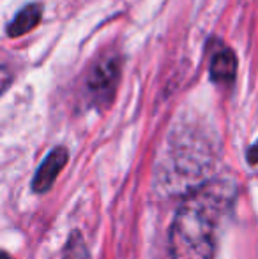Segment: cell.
Listing matches in <instances>:
<instances>
[{
  "label": "cell",
  "instance_id": "3957f363",
  "mask_svg": "<svg viewBox=\"0 0 258 259\" xmlns=\"http://www.w3.org/2000/svg\"><path fill=\"white\" fill-rule=\"evenodd\" d=\"M67 162V150L62 147L53 148L46 159L41 162L38 173L34 177V182H32V189L35 192H46L50 187L53 185L55 178L59 177V173L62 171V167Z\"/></svg>",
  "mask_w": 258,
  "mask_h": 259
},
{
  "label": "cell",
  "instance_id": "52a82bcc",
  "mask_svg": "<svg viewBox=\"0 0 258 259\" xmlns=\"http://www.w3.org/2000/svg\"><path fill=\"white\" fill-rule=\"evenodd\" d=\"M2 259H9V256H7V254H4V256H2Z\"/></svg>",
  "mask_w": 258,
  "mask_h": 259
},
{
  "label": "cell",
  "instance_id": "8992f818",
  "mask_svg": "<svg viewBox=\"0 0 258 259\" xmlns=\"http://www.w3.org/2000/svg\"><path fill=\"white\" fill-rule=\"evenodd\" d=\"M248 162L249 164H258V141L248 150Z\"/></svg>",
  "mask_w": 258,
  "mask_h": 259
},
{
  "label": "cell",
  "instance_id": "7a4b0ae2",
  "mask_svg": "<svg viewBox=\"0 0 258 259\" xmlns=\"http://www.w3.org/2000/svg\"><path fill=\"white\" fill-rule=\"evenodd\" d=\"M121 78V58L110 55L96 62L87 78V90L96 103H110Z\"/></svg>",
  "mask_w": 258,
  "mask_h": 259
},
{
  "label": "cell",
  "instance_id": "5b68a950",
  "mask_svg": "<svg viewBox=\"0 0 258 259\" xmlns=\"http://www.w3.org/2000/svg\"><path fill=\"white\" fill-rule=\"evenodd\" d=\"M41 14H43V7L39 4H32V6L23 7L16 14V18L7 25V35L9 37H20V35L30 32L41 21Z\"/></svg>",
  "mask_w": 258,
  "mask_h": 259
},
{
  "label": "cell",
  "instance_id": "277c9868",
  "mask_svg": "<svg viewBox=\"0 0 258 259\" xmlns=\"http://www.w3.org/2000/svg\"><path fill=\"white\" fill-rule=\"evenodd\" d=\"M237 72V58L235 53L228 48H223L214 53L210 62V78L217 83H228L235 78Z\"/></svg>",
  "mask_w": 258,
  "mask_h": 259
},
{
  "label": "cell",
  "instance_id": "6da1fadb",
  "mask_svg": "<svg viewBox=\"0 0 258 259\" xmlns=\"http://www.w3.org/2000/svg\"><path fill=\"white\" fill-rule=\"evenodd\" d=\"M235 185L228 180L200 184L186 196L170 228L172 259H212L217 235L235 201Z\"/></svg>",
  "mask_w": 258,
  "mask_h": 259
}]
</instances>
